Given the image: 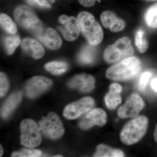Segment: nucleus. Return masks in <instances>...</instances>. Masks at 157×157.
<instances>
[{
	"instance_id": "aec40b11",
	"label": "nucleus",
	"mask_w": 157,
	"mask_h": 157,
	"mask_svg": "<svg viewBox=\"0 0 157 157\" xmlns=\"http://www.w3.org/2000/svg\"><path fill=\"white\" fill-rule=\"evenodd\" d=\"M124 156L123 152L120 150L113 149L105 144H100L97 147L94 157H121Z\"/></svg>"
},
{
	"instance_id": "f257e3e1",
	"label": "nucleus",
	"mask_w": 157,
	"mask_h": 157,
	"mask_svg": "<svg viewBox=\"0 0 157 157\" xmlns=\"http://www.w3.org/2000/svg\"><path fill=\"white\" fill-rule=\"evenodd\" d=\"M141 69L140 60L135 57H130L111 66L107 70L106 75L111 80L127 81L136 77Z\"/></svg>"
},
{
	"instance_id": "5701e85b",
	"label": "nucleus",
	"mask_w": 157,
	"mask_h": 157,
	"mask_svg": "<svg viewBox=\"0 0 157 157\" xmlns=\"http://www.w3.org/2000/svg\"><path fill=\"white\" fill-rule=\"evenodd\" d=\"M0 22L3 29L9 33L14 34L17 31V28L12 19L5 14L0 15Z\"/></svg>"
},
{
	"instance_id": "dca6fc26",
	"label": "nucleus",
	"mask_w": 157,
	"mask_h": 157,
	"mask_svg": "<svg viewBox=\"0 0 157 157\" xmlns=\"http://www.w3.org/2000/svg\"><path fill=\"white\" fill-rule=\"evenodd\" d=\"M21 48L27 53L35 59L41 58L45 54V50L42 45L36 40L31 38H26L22 40Z\"/></svg>"
},
{
	"instance_id": "c9c22d12",
	"label": "nucleus",
	"mask_w": 157,
	"mask_h": 157,
	"mask_svg": "<svg viewBox=\"0 0 157 157\" xmlns=\"http://www.w3.org/2000/svg\"><path fill=\"white\" fill-rule=\"evenodd\" d=\"M143 1H157V0H143Z\"/></svg>"
},
{
	"instance_id": "7ed1b4c3",
	"label": "nucleus",
	"mask_w": 157,
	"mask_h": 157,
	"mask_svg": "<svg viewBox=\"0 0 157 157\" xmlns=\"http://www.w3.org/2000/svg\"><path fill=\"white\" fill-rule=\"evenodd\" d=\"M148 125V119L146 117H135L130 121L122 130L121 140L126 145L137 143L145 135Z\"/></svg>"
},
{
	"instance_id": "412c9836",
	"label": "nucleus",
	"mask_w": 157,
	"mask_h": 157,
	"mask_svg": "<svg viewBox=\"0 0 157 157\" xmlns=\"http://www.w3.org/2000/svg\"><path fill=\"white\" fill-rule=\"evenodd\" d=\"M144 21L147 26L157 29V3L149 7L144 14Z\"/></svg>"
},
{
	"instance_id": "b1692460",
	"label": "nucleus",
	"mask_w": 157,
	"mask_h": 157,
	"mask_svg": "<svg viewBox=\"0 0 157 157\" xmlns=\"http://www.w3.org/2000/svg\"><path fill=\"white\" fill-rule=\"evenodd\" d=\"M144 35V32L141 29L138 30L135 34V45L141 53L145 52L148 47V42Z\"/></svg>"
},
{
	"instance_id": "4be33fe9",
	"label": "nucleus",
	"mask_w": 157,
	"mask_h": 157,
	"mask_svg": "<svg viewBox=\"0 0 157 157\" xmlns=\"http://www.w3.org/2000/svg\"><path fill=\"white\" fill-rule=\"evenodd\" d=\"M45 70L54 74L60 75L65 73L68 69L67 63L63 62L53 61L49 62L45 65Z\"/></svg>"
},
{
	"instance_id": "bb28decb",
	"label": "nucleus",
	"mask_w": 157,
	"mask_h": 157,
	"mask_svg": "<svg viewBox=\"0 0 157 157\" xmlns=\"http://www.w3.org/2000/svg\"><path fill=\"white\" fill-rule=\"evenodd\" d=\"M9 83L8 78L2 73L0 74V96L1 98L4 96L8 91Z\"/></svg>"
},
{
	"instance_id": "6e6552de",
	"label": "nucleus",
	"mask_w": 157,
	"mask_h": 157,
	"mask_svg": "<svg viewBox=\"0 0 157 157\" xmlns=\"http://www.w3.org/2000/svg\"><path fill=\"white\" fill-rule=\"evenodd\" d=\"M94 104V99L85 97L69 104L65 108L63 114L68 119H75L89 111Z\"/></svg>"
},
{
	"instance_id": "ddd939ff",
	"label": "nucleus",
	"mask_w": 157,
	"mask_h": 157,
	"mask_svg": "<svg viewBox=\"0 0 157 157\" xmlns=\"http://www.w3.org/2000/svg\"><path fill=\"white\" fill-rule=\"evenodd\" d=\"M101 18L104 26L106 28L109 29L111 32H121L125 27V23L123 20L118 17L112 11H104L101 14Z\"/></svg>"
},
{
	"instance_id": "393cba45",
	"label": "nucleus",
	"mask_w": 157,
	"mask_h": 157,
	"mask_svg": "<svg viewBox=\"0 0 157 157\" xmlns=\"http://www.w3.org/2000/svg\"><path fill=\"white\" fill-rule=\"evenodd\" d=\"M20 39L18 36L6 37L5 40V44L6 51L8 54H12L20 45Z\"/></svg>"
},
{
	"instance_id": "9d476101",
	"label": "nucleus",
	"mask_w": 157,
	"mask_h": 157,
	"mask_svg": "<svg viewBox=\"0 0 157 157\" xmlns=\"http://www.w3.org/2000/svg\"><path fill=\"white\" fill-rule=\"evenodd\" d=\"M52 84L51 80L42 76H34L29 80L26 87V94L29 98H36L46 91Z\"/></svg>"
},
{
	"instance_id": "a211bd4d",
	"label": "nucleus",
	"mask_w": 157,
	"mask_h": 157,
	"mask_svg": "<svg viewBox=\"0 0 157 157\" xmlns=\"http://www.w3.org/2000/svg\"><path fill=\"white\" fill-rule=\"evenodd\" d=\"M22 98V93L17 92L11 94L3 104L1 109V115L6 118L11 114L12 111L19 104Z\"/></svg>"
},
{
	"instance_id": "4468645a",
	"label": "nucleus",
	"mask_w": 157,
	"mask_h": 157,
	"mask_svg": "<svg viewBox=\"0 0 157 157\" xmlns=\"http://www.w3.org/2000/svg\"><path fill=\"white\" fill-rule=\"evenodd\" d=\"M36 37L50 49L56 50L59 49L61 46V39L57 32L53 29H47Z\"/></svg>"
},
{
	"instance_id": "e433bc0d",
	"label": "nucleus",
	"mask_w": 157,
	"mask_h": 157,
	"mask_svg": "<svg viewBox=\"0 0 157 157\" xmlns=\"http://www.w3.org/2000/svg\"><path fill=\"white\" fill-rule=\"evenodd\" d=\"M55 157H62L61 155H59L57 156H55Z\"/></svg>"
},
{
	"instance_id": "423d86ee",
	"label": "nucleus",
	"mask_w": 157,
	"mask_h": 157,
	"mask_svg": "<svg viewBox=\"0 0 157 157\" xmlns=\"http://www.w3.org/2000/svg\"><path fill=\"white\" fill-rule=\"evenodd\" d=\"M20 130L21 143L24 146L33 148L42 142L40 127L34 120L30 119L24 120L21 123Z\"/></svg>"
},
{
	"instance_id": "f03ea898",
	"label": "nucleus",
	"mask_w": 157,
	"mask_h": 157,
	"mask_svg": "<svg viewBox=\"0 0 157 157\" xmlns=\"http://www.w3.org/2000/svg\"><path fill=\"white\" fill-rule=\"evenodd\" d=\"M77 19L82 33L88 43L93 45L101 43L104 38V33L92 14L82 11L78 14Z\"/></svg>"
},
{
	"instance_id": "f704fd0d",
	"label": "nucleus",
	"mask_w": 157,
	"mask_h": 157,
	"mask_svg": "<svg viewBox=\"0 0 157 157\" xmlns=\"http://www.w3.org/2000/svg\"><path fill=\"white\" fill-rule=\"evenodd\" d=\"M51 3H54L55 2L56 0H49Z\"/></svg>"
},
{
	"instance_id": "2f4dec72",
	"label": "nucleus",
	"mask_w": 157,
	"mask_h": 157,
	"mask_svg": "<svg viewBox=\"0 0 157 157\" xmlns=\"http://www.w3.org/2000/svg\"><path fill=\"white\" fill-rule=\"evenodd\" d=\"M68 18V16L66 15H61L60 17L59 18V20L60 22L62 24L64 25L67 21Z\"/></svg>"
},
{
	"instance_id": "39448f33",
	"label": "nucleus",
	"mask_w": 157,
	"mask_h": 157,
	"mask_svg": "<svg viewBox=\"0 0 157 157\" xmlns=\"http://www.w3.org/2000/svg\"><path fill=\"white\" fill-rule=\"evenodd\" d=\"M134 53L131 40L124 37L118 39L112 45L107 46L104 53V58L108 63H113L127 58Z\"/></svg>"
},
{
	"instance_id": "c756f323",
	"label": "nucleus",
	"mask_w": 157,
	"mask_h": 157,
	"mask_svg": "<svg viewBox=\"0 0 157 157\" xmlns=\"http://www.w3.org/2000/svg\"><path fill=\"white\" fill-rule=\"evenodd\" d=\"M80 4L84 7H92L95 4L97 0H78Z\"/></svg>"
},
{
	"instance_id": "1a4fd4ad",
	"label": "nucleus",
	"mask_w": 157,
	"mask_h": 157,
	"mask_svg": "<svg viewBox=\"0 0 157 157\" xmlns=\"http://www.w3.org/2000/svg\"><path fill=\"white\" fill-rule=\"evenodd\" d=\"M144 106L143 99L139 95L133 94L129 97L125 104L119 109L118 115L121 118L137 117Z\"/></svg>"
},
{
	"instance_id": "f8f14e48",
	"label": "nucleus",
	"mask_w": 157,
	"mask_h": 157,
	"mask_svg": "<svg viewBox=\"0 0 157 157\" xmlns=\"http://www.w3.org/2000/svg\"><path fill=\"white\" fill-rule=\"evenodd\" d=\"M95 78L93 76L82 74L77 75L68 83L69 87L75 89L82 92H89L95 87Z\"/></svg>"
},
{
	"instance_id": "473e14b6",
	"label": "nucleus",
	"mask_w": 157,
	"mask_h": 157,
	"mask_svg": "<svg viewBox=\"0 0 157 157\" xmlns=\"http://www.w3.org/2000/svg\"><path fill=\"white\" fill-rule=\"evenodd\" d=\"M154 137L155 140L157 143V123L156 125L155 128L154 133Z\"/></svg>"
},
{
	"instance_id": "6ab92c4d",
	"label": "nucleus",
	"mask_w": 157,
	"mask_h": 157,
	"mask_svg": "<svg viewBox=\"0 0 157 157\" xmlns=\"http://www.w3.org/2000/svg\"><path fill=\"white\" fill-rule=\"evenodd\" d=\"M94 45H87L80 51L78 56V62L83 65H90L95 61L96 51Z\"/></svg>"
},
{
	"instance_id": "7c9ffc66",
	"label": "nucleus",
	"mask_w": 157,
	"mask_h": 157,
	"mask_svg": "<svg viewBox=\"0 0 157 157\" xmlns=\"http://www.w3.org/2000/svg\"><path fill=\"white\" fill-rule=\"evenodd\" d=\"M151 86L153 90L157 92V77L154 78L151 82Z\"/></svg>"
},
{
	"instance_id": "f3484780",
	"label": "nucleus",
	"mask_w": 157,
	"mask_h": 157,
	"mask_svg": "<svg viewBox=\"0 0 157 157\" xmlns=\"http://www.w3.org/2000/svg\"><path fill=\"white\" fill-rule=\"evenodd\" d=\"M122 90L121 86L118 83H113L109 86V92L105 98V103L109 109H115L121 102V93Z\"/></svg>"
},
{
	"instance_id": "a878e982",
	"label": "nucleus",
	"mask_w": 157,
	"mask_h": 157,
	"mask_svg": "<svg viewBox=\"0 0 157 157\" xmlns=\"http://www.w3.org/2000/svg\"><path fill=\"white\" fill-rule=\"evenodd\" d=\"M42 155V152L39 150L23 149L21 151L14 152L11 155L12 157H37Z\"/></svg>"
},
{
	"instance_id": "20e7f679",
	"label": "nucleus",
	"mask_w": 157,
	"mask_h": 157,
	"mask_svg": "<svg viewBox=\"0 0 157 157\" xmlns=\"http://www.w3.org/2000/svg\"><path fill=\"white\" fill-rule=\"evenodd\" d=\"M14 17L18 25L30 31L37 36L44 31L42 23L35 12L27 6H18L14 12Z\"/></svg>"
},
{
	"instance_id": "72a5a7b5",
	"label": "nucleus",
	"mask_w": 157,
	"mask_h": 157,
	"mask_svg": "<svg viewBox=\"0 0 157 157\" xmlns=\"http://www.w3.org/2000/svg\"><path fill=\"white\" fill-rule=\"evenodd\" d=\"M1 154H0V156L2 157V156L3 152H4V150H3V147H2V145H1Z\"/></svg>"
},
{
	"instance_id": "2eb2a0df",
	"label": "nucleus",
	"mask_w": 157,
	"mask_h": 157,
	"mask_svg": "<svg viewBox=\"0 0 157 157\" xmlns=\"http://www.w3.org/2000/svg\"><path fill=\"white\" fill-rule=\"evenodd\" d=\"M64 38L68 41H73L77 39L80 32V28L78 19L71 16L63 27H59Z\"/></svg>"
},
{
	"instance_id": "c85d7f7f",
	"label": "nucleus",
	"mask_w": 157,
	"mask_h": 157,
	"mask_svg": "<svg viewBox=\"0 0 157 157\" xmlns=\"http://www.w3.org/2000/svg\"><path fill=\"white\" fill-rule=\"evenodd\" d=\"M31 6L42 9H49L51 7L49 3L46 0H26Z\"/></svg>"
},
{
	"instance_id": "cd10ccee",
	"label": "nucleus",
	"mask_w": 157,
	"mask_h": 157,
	"mask_svg": "<svg viewBox=\"0 0 157 157\" xmlns=\"http://www.w3.org/2000/svg\"><path fill=\"white\" fill-rule=\"evenodd\" d=\"M151 76V73L149 72H144L140 76L138 86V89L140 91L144 90Z\"/></svg>"
},
{
	"instance_id": "0eeeda50",
	"label": "nucleus",
	"mask_w": 157,
	"mask_h": 157,
	"mask_svg": "<svg viewBox=\"0 0 157 157\" xmlns=\"http://www.w3.org/2000/svg\"><path fill=\"white\" fill-rule=\"evenodd\" d=\"M39 127L44 136L52 139H58L64 133V128L60 119L54 113H50L39 122Z\"/></svg>"
},
{
	"instance_id": "9b49d317",
	"label": "nucleus",
	"mask_w": 157,
	"mask_h": 157,
	"mask_svg": "<svg viewBox=\"0 0 157 157\" xmlns=\"http://www.w3.org/2000/svg\"><path fill=\"white\" fill-rule=\"evenodd\" d=\"M107 114L103 109L95 108L86 113L79 121L78 126L82 130H87L94 125L103 126L107 122Z\"/></svg>"
}]
</instances>
